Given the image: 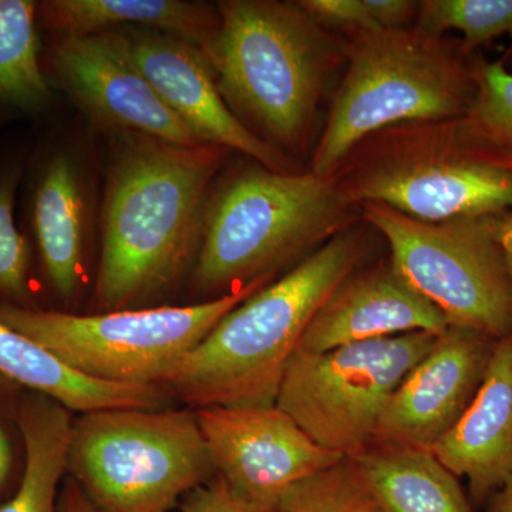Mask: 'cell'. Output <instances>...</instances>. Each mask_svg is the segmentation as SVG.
I'll use <instances>...</instances> for the list:
<instances>
[{
    "instance_id": "6da1fadb",
    "label": "cell",
    "mask_w": 512,
    "mask_h": 512,
    "mask_svg": "<svg viewBox=\"0 0 512 512\" xmlns=\"http://www.w3.org/2000/svg\"><path fill=\"white\" fill-rule=\"evenodd\" d=\"M104 202L96 295L100 308L136 309L195 262L208 188L225 148L171 146L124 131Z\"/></svg>"
},
{
    "instance_id": "7a4b0ae2",
    "label": "cell",
    "mask_w": 512,
    "mask_h": 512,
    "mask_svg": "<svg viewBox=\"0 0 512 512\" xmlns=\"http://www.w3.org/2000/svg\"><path fill=\"white\" fill-rule=\"evenodd\" d=\"M366 242L343 232L279 281L235 306L163 386L192 407L275 406L286 366L336 286L359 268Z\"/></svg>"
},
{
    "instance_id": "3957f363",
    "label": "cell",
    "mask_w": 512,
    "mask_h": 512,
    "mask_svg": "<svg viewBox=\"0 0 512 512\" xmlns=\"http://www.w3.org/2000/svg\"><path fill=\"white\" fill-rule=\"evenodd\" d=\"M218 25L200 47L225 103L282 153L305 150L346 39L298 2L222 0ZM238 117V116H237Z\"/></svg>"
},
{
    "instance_id": "277c9868",
    "label": "cell",
    "mask_w": 512,
    "mask_h": 512,
    "mask_svg": "<svg viewBox=\"0 0 512 512\" xmlns=\"http://www.w3.org/2000/svg\"><path fill=\"white\" fill-rule=\"evenodd\" d=\"M362 217L333 175L276 173L255 163L208 201L194 284L212 299L301 262Z\"/></svg>"
},
{
    "instance_id": "5b68a950",
    "label": "cell",
    "mask_w": 512,
    "mask_h": 512,
    "mask_svg": "<svg viewBox=\"0 0 512 512\" xmlns=\"http://www.w3.org/2000/svg\"><path fill=\"white\" fill-rule=\"evenodd\" d=\"M332 175L357 207L379 202L417 220L512 212V157L478 136L466 116L377 130Z\"/></svg>"
},
{
    "instance_id": "8992f818",
    "label": "cell",
    "mask_w": 512,
    "mask_h": 512,
    "mask_svg": "<svg viewBox=\"0 0 512 512\" xmlns=\"http://www.w3.org/2000/svg\"><path fill=\"white\" fill-rule=\"evenodd\" d=\"M346 69L309 171L329 177L360 140L396 124L466 116L477 94L460 40L417 26L348 33Z\"/></svg>"
},
{
    "instance_id": "52a82bcc",
    "label": "cell",
    "mask_w": 512,
    "mask_h": 512,
    "mask_svg": "<svg viewBox=\"0 0 512 512\" xmlns=\"http://www.w3.org/2000/svg\"><path fill=\"white\" fill-rule=\"evenodd\" d=\"M67 468L100 512H167L214 473L188 410L83 413L72 424Z\"/></svg>"
},
{
    "instance_id": "ba28073f",
    "label": "cell",
    "mask_w": 512,
    "mask_h": 512,
    "mask_svg": "<svg viewBox=\"0 0 512 512\" xmlns=\"http://www.w3.org/2000/svg\"><path fill=\"white\" fill-rule=\"evenodd\" d=\"M271 279L191 306L123 309L101 315L0 303V322L100 382L160 384L218 322Z\"/></svg>"
},
{
    "instance_id": "9c48e42d",
    "label": "cell",
    "mask_w": 512,
    "mask_h": 512,
    "mask_svg": "<svg viewBox=\"0 0 512 512\" xmlns=\"http://www.w3.org/2000/svg\"><path fill=\"white\" fill-rule=\"evenodd\" d=\"M359 208L386 238L394 271L443 313L448 326L497 340L512 335V289L497 237L500 215L423 221L379 202Z\"/></svg>"
},
{
    "instance_id": "30bf717a",
    "label": "cell",
    "mask_w": 512,
    "mask_h": 512,
    "mask_svg": "<svg viewBox=\"0 0 512 512\" xmlns=\"http://www.w3.org/2000/svg\"><path fill=\"white\" fill-rule=\"evenodd\" d=\"M437 338L413 332L320 353L296 350L276 406L319 446L345 457L359 456L372 446L390 397Z\"/></svg>"
},
{
    "instance_id": "8fae6325",
    "label": "cell",
    "mask_w": 512,
    "mask_h": 512,
    "mask_svg": "<svg viewBox=\"0 0 512 512\" xmlns=\"http://www.w3.org/2000/svg\"><path fill=\"white\" fill-rule=\"evenodd\" d=\"M195 414L218 478L264 512H271L292 485L346 458L319 446L276 404L210 406Z\"/></svg>"
},
{
    "instance_id": "7c38bea8",
    "label": "cell",
    "mask_w": 512,
    "mask_h": 512,
    "mask_svg": "<svg viewBox=\"0 0 512 512\" xmlns=\"http://www.w3.org/2000/svg\"><path fill=\"white\" fill-rule=\"evenodd\" d=\"M52 64L67 92L103 123L171 146H205L165 106L134 62L123 32L62 36Z\"/></svg>"
},
{
    "instance_id": "4fadbf2b",
    "label": "cell",
    "mask_w": 512,
    "mask_h": 512,
    "mask_svg": "<svg viewBox=\"0 0 512 512\" xmlns=\"http://www.w3.org/2000/svg\"><path fill=\"white\" fill-rule=\"evenodd\" d=\"M497 342L450 326L390 397L373 444L430 451L473 402Z\"/></svg>"
},
{
    "instance_id": "5bb4252c",
    "label": "cell",
    "mask_w": 512,
    "mask_h": 512,
    "mask_svg": "<svg viewBox=\"0 0 512 512\" xmlns=\"http://www.w3.org/2000/svg\"><path fill=\"white\" fill-rule=\"evenodd\" d=\"M124 36L134 62L165 106L202 143L239 151L276 173H295L291 158L229 109L197 46L156 30H130Z\"/></svg>"
},
{
    "instance_id": "9a60e30c",
    "label": "cell",
    "mask_w": 512,
    "mask_h": 512,
    "mask_svg": "<svg viewBox=\"0 0 512 512\" xmlns=\"http://www.w3.org/2000/svg\"><path fill=\"white\" fill-rule=\"evenodd\" d=\"M443 313L403 281L392 264L352 272L320 306L299 342V352L326 350L426 332L440 336Z\"/></svg>"
},
{
    "instance_id": "2e32d148",
    "label": "cell",
    "mask_w": 512,
    "mask_h": 512,
    "mask_svg": "<svg viewBox=\"0 0 512 512\" xmlns=\"http://www.w3.org/2000/svg\"><path fill=\"white\" fill-rule=\"evenodd\" d=\"M430 451L454 476L467 478L474 504L487 503L510 480L512 335L498 340L473 402Z\"/></svg>"
},
{
    "instance_id": "e0dca14e",
    "label": "cell",
    "mask_w": 512,
    "mask_h": 512,
    "mask_svg": "<svg viewBox=\"0 0 512 512\" xmlns=\"http://www.w3.org/2000/svg\"><path fill=\"white\" fill-rule=\"evenodd\" d=\"M0 376L80 413L161 410L170 394L160 384H120L90 379L74 372L49 350L2 322Z\"/></svg>"
},
{
    "instance_id": "ac0fdd59",
    "label": "cell",
    "mask_w": 512,
    "mask_h": 512,
    "mask_svg": "<svg viewBox=\"0 0 512 512\" xmlns=\"http://www.w3.org/2000/svg\"><path fill=\"white\" fill-rule=\"evenodd\" d=\"M33 225L50 288L70 302L83 279L84 198L79 173L66 154L53 157L36 188Z\"/></svg>"
},
{
    "instance_id": "d6986e66",
    "label": "cell",
    "mask_w": 512,
    "mask_h": 512,
    "mask_svg": "<svg viewBox=\"0 0 512 512\" xmlns=\"http://www.w3.org/2000/svg\"><path fill=\"white\" fill-rule=\"evenodd\" d=\"M353 460L382 512H474L458 477L429 450L373 444Z\"/></svg>"
},
{
    "instance_id": "ffe728a7",
    "label": "cell",
    "mask_w": 512,
    "mask_h": 512,
    "mask_svg": "<svg viewBox=\"0 0 512 512\" xmlns=\"http://www.w3.org/2000/svg\"><path fill=\"white\" fill-rule=\"evenodd\" d=\"M40 13L62 36L109 32L116 26L161 30L197 46L204 45L218 25L217 6L180 0H52Z\"/></svg>"
},
{
    "instance_id": "44dd1931",
    "label": "cell",
    "mask_w": 512,
    "mask_h": 512,
    "mask_svg": "<svg viewBox=\"0 0 512 512\" xmlns=\"http://www.w3.org/2000/svg\"><path fill=\"white\" fill-rule=\"evenodd\" d=\"M63 404L33 393L19 403L25 461L18 488L0 512H57V490L67 470L73 420Z\"/></svg>"
},
{
    "instance_id": "7402d4cb",
    "label": "cell",
    "mask_w": 512,
    "mask_h": 512,
    "mask_svg": "<svg viewBox=\"0 0 512 512\" xmlns=\"http://www.w3.org/2000/svg\"><path fill=\"white\" fill-rule=\"evenodd\" d=\"M36 3L0 0V99L23 110H39L49 86L39 60Z\"/></svg>"
},
{
    "instance_id": "603a6c76",
    "label": "cell",
    "mask_w": 512,
    "mask_h": 512,
    "mask_svg": "<svg viewBox=\"0 0 512 512\" xmlns=\"http://www.w3.org/2000/svg\"><path fill=\"white\" fill-rule=\"evenodd\" d=\"M414 26L444 35L457 30L468 55L500 36L512 39V0H423Z\"/></svg>"
},
{
    "instance_id": "cb8c5ba5",
    "label": "cell",
    "mask_w": 512,
    "mask_h": 512,
    "mask_svg": "<svg viewBox=\"0 0 512 512\" xmlns=\"http://www.w3.org/2000/svg\"><path fill=\"white\" fill-rule=\"evenodd\" d=\"M271 512H382L353 458L299 481Z\"/></svg>"
},
{
    "instance_id": "d4e9b609",
    "label": "cell",
    "mask_w": 512,
    "mask_h": 512,
    "mask_svg": "<svg viewBox=\"0 0 512 512\" xmlns=\"http://www.w3.org/2000/svg\"><path fill=\"white\" fill-rule=\"evenodd\" d=\"M477 94L466 114L478 136L512 157V73L504 62L474 60Z\"/></svg>"
},
{
    "instance_id": "484cf974",
    "label": "cell",
    "mask_w": 512,
    "mask_h": 512,
    "mask_svg": "<svg viewBox=\"0 0 512 512\" xmlns=\"http://www.w3.org/2000/svg\"><path fill=\"white\" fill-rule=\"evenodd\" d=\"M15 184L0 181V298L9 305L30 308V252L13 215Z\"/></svg>"
},
{
    "instance_id": "4316f807",
    "label": "cell",
    "mask_w": 512,
    "mask_h": 512,
    "mask_svg": "<svg viewBox=\"0 0 512 512\" xmlns=\"http://www.w3.org/2000/svg\"><path fill=\"white\" fill-rule=\"evenodd\" d=\"M326 29L348 33L379 29L370 18L365 0H301L298 2Z\"/></svg>"
},
{
    "instance_id": "83f0119b",
    "label": "cell",
    "mask_w": 512,
    "mask_h": 512,
    "mask_svg": "<svg viewBox=\"0 0 512 512\" xmlns=\"http://www.w3.org/2000/svg\"><path fill=\"white\" fill-rule=\"evenodd\" d=\"M183 512H264L237 497L227 484L217 478L214 483L202 484L187 494Z\"/></svg>"
},
{
    "instance_id": "f1b7e54d",
    "label": "cell",
    "mask_w": 512,
    "mask_h": 512,
    "mask_svg": "<svg viewBox=\"0 0 512 512\" xmlns=\"http://www.w3.org/2000/svg\"><path fill=\"white\" fill-rule=\"evenodd\" d=\"M370 18L379 29H404L414 26L419 3L413 0H365Z\"/></svg>"
},
{
    "instance_id": "f546056e",
    "label": "cell",
    "mask_w": 512,
    "mask_h": 512,
    "mask_svg": "<svg viewBox=\"0 0 512 512\" xmlns=\"http://www.w3.org/2000/svg\"><path fill=\"white\" fill-rule=\"evenodd\" d=\"M57 512H100L82 488L70 484L60 497Z\"/></svg>"
},
{
    "instance_id": "4dcf8cb0",
    "label": "cell",
    "mask_w": 512,
    "mask_h": 512,
    "mask_svg": "<svg viewBox=\"0 0 512 512\" xmlns=\"http://www.w3.org/2000/svg\"><path fill=\"white\" fill-rule=\"evenodd\" d=\"M15 464V447L5 423L0 419V494L8 484Z\"/></svg>"
},
{
    "instance_id": "1f68e13d",
    "label": "cell",
    "mask_w": 512,
    "mask_h": 512,
    "mask_svg": "<svg viewBox=\"0 0 512 512\" xmlns=\"http://www.w3.org/2000/svg\"><path fill=\"white\" fill-rule=\"evenodd\" d=\"M497 237L503 249L505 266L512 289V212L500 215L497 222Z\"/></svg>"
},
{
    "instance_id": "d6a6232c",
    "label": "cell",
    "mask_w": 512,
    "mask_h": 512,
    "mask_svg": "<svg viewBox=\"0 0 512 512\" xmlns=\"http://www.w3.org/2000/svg\"><path fill=\"white\" fill-rule=\"evenodd\" d=\"M488 512H512V477L488 498Z\"/></svg>"
}]
</instances>
